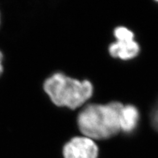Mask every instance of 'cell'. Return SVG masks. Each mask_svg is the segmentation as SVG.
<instances>
[{
	"instance_id": "6da1fadb",
	"label": "cell",
	"mask_w": 158,
	"mask_h": 158,
	"mask_svg": "<svg viewBox=\"0 0 158 158\" xmlns=\"http://www.w3.org/2000/svg\"><path fill=\"white\" fill-rule=\"evenodd\" d=\"M124 105L119 102L89 104L78 116L81 133L94 140L108 139L121 132L120 115Z\"/></svg>"
},
{
	"instance_id": "7a4b0ae2",
	"label": "cell",
	"mask_w": 158,
	"mask_h": 158,
	"mask_svg": "<svg viewBox=\"0 0 158 158\" xmlns=\"http://www.w3.org/2000/svg\"><path fill=\"white\" fill-rule=\"evenodd\" d=\"M44 90L55 105L76 109L93 94V86L88 80L79 81L57 73L44 83Z\"/></svg>"
},
{
	"instance_id": "3957f363",
	"label": "cell",
	"mask_w": 158,
	"mask_h": 158,
	"mask_svg": "<svg viewBox=\"0 0 158 158\" xmlns=\"http://www.w3.org/2000/svg\"><path fill=\"white\" fill-rule=\"evenodd\" d=\"M99 149L94 140L87 137H75L64 145V158H98Z\"/></svg>"
},
{
	"instance_id": "277c9868",
	"label": "cell",
	"mask_w": 158,
	"mask_h": 158,
	"mask_svg": "<svg viewBox=\"0 0 158 158\" xmlns=\"http://www.w3.org/2000/svg\"><path fill=\"white\" fill-rule=\"evenodd\" d=\"M140 50V45L135 40H116L108 47L110 56L122 60L134 59L139 54Z\"/></svg>"
},
{
	"instance_id": "5b68a950",
	"label": "cell",
	"mask_w": 158,
	"mask_h": 158,
	"mask_svg": "<svg viewBox=\"0 0 158 158\" xmlns=\"http://www.w3.org/2000/svg\"><path fill=\"white\" fill-rule=\"evenodd\" d=\"M140 120L139 110L133 105L123 106L120 115L121 132L125 134H131L137 128Z\"/></svg>"
},
{
	"instance_id": "8992f818",
	"label": "cell",
	"mask_w": 158,
	"mask_h": 158,
	"mask_svg": "<svg viewBox=\"0 0 158 158\" xmlns=\"http://www.w3.org/2000/svg\"><path fill=\"white\" fill-rule=\"evenodd\" d=\"M114 35L116 40H135V34L125 27H118L114 29Z\"/></svg>"
},
{
	"instance_id": "52a82bcc",
	"label": "cell",
	"mask_w": 158,
	"mask_h": 158,
	"mask_svg": "<svg viewBox=\"0 0 158 158\" xmlns=\"http://www.w3.org/2000/svg\"><path fill=\"white\" fill-rule=\"evenodd\" d=\"M150 120H151V124L154 129L158 132V102L154 106L152 110L151 111Z\"/></svg>"
},
{
	"instance_id": "ba28073f",
	"label": "cell",
	"mask_w": 158,
	"mask_h": 158,
	"mask_svg": "<svg viewBox=\"0 0 158 158\" xmlns=\"http://www.w3.org/2000/svg\"><path fill=\"white\" fill-rule=\"evenodd\" d=\"M2 54L1 51H0V75H1L2 73V70H3L2 65Z\"/></svg>"
},
{
	"instance_id": "9c48e42d",
	"label": "cell",
	"mask_w": 158,
	"mask_h": 158,
	"mask_svg": "<svg viewBox=\"0 0 158 158\" xmlns=\"http://www.w3.org/2000/svg\"></svg>"
}]
</instances>
